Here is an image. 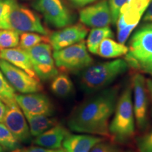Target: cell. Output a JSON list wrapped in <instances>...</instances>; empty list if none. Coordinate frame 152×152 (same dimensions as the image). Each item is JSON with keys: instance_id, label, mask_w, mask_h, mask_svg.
<instances>
[{"instance_id": "1", "label": "cell", "mask_w": 152, "mask_h": 152, "mask_svg": "<svg viewBox=\"0 0 152 152\" xmlns=\"http://www.w3.org/2000/svg\"><path fill=\"white\" fill-rule=\"evenodd\" d=\"M119 87H113L94 93L79 104L68 121V128L78 133L110 138V118L115 111Z\"/></svg>"}, {"instance_id": "2", "label": "cell", "mask_w": 152, "mask_h": 152, "mask_svg": "<svg viewBox=\"0 0 152 152\" xmlns=\"http://www.w3.org/2000/svg\"><path fill=\"white\" fill-rule=\"evenodd\" d=\"M128 68L126 61L121 58L91 64L82 71L80 77L81 89L86 94H94L107 88Z\"/></svg>"}, {"instance_id": "3", "label": "cell", "mask_w": 152, "mask_h": 152, "mask_svg": "<svg viewBox=\"0 0 152 152\" xmlns=\"http://www.w3.org/2000/svg\"><path fill=\"white\" fill-rule=\"evenodd\" d=\"M134 121L132 87L128 86L118 99L114 116L109 124L110 138L118 143H127L134 135Z\"/></svg>"}, {"instance_id": "4", "label": "cell", "mask_w": 152, "mask_h": 152, "mask_svg": "<svg viewBox=\"0 0 152 152\" xmlns=\"http://www.w3.org/2000/svg\"><path fill=\"white\" fill-rule=\"evenodd\" d=\"M125 60L137 71H152V23H145L133 33Z\"/></svg>"}, {"instance_id": "5", "label": "cell", "mask_w": 152, "mask_h": 152, "mask_svg": "<svg viewBox=\"0 0 152 152\" xmlns=\"http://www.w3.org/2000/svg\"><path fill=\"white\" fill-rule=\"evenodd\" d=\"M55 65L63 73H78L92 64L84 40L53 53Z\"/></svg>"}, {"instance_id": "6", "label": "cell", "mask_w": 152, "mask_h": 152, "mask_svg": "<svg viewBox=\"0 0 152 152\" xmlns=\"http://www.w3.org/2000/svg\"><path fill=\"white\" fill-rule=\"evenodd\" d=\"M151 0H127L120 11L115 25L119 42L125 44L141 20Z\"/></svg>"}, {"instance_id": "7", "label": "cell", "mask_w": 152, "mask_h": 152, "mask_svg": "<svg viewBox=\"0 0 152 152\" xmlns=\"http://www.w3.org/2000/svg\"><path fill=\"white\" fill-rule=\"evenodd\" d=\"M7 29L14 30L19 34L37 33L47 36L49 32L43 26L36 13L15 0L7 21Z\"/></svg>"}, {"instance_id": "8", "label": "cell", "mask_w": 152, "mask_h": 152, "mask_svg": "<svg viewBox=\"0 0 152 152\" xmlns=\"http://www.w3.org/2000/svg\"><path fill=\"white\" fill-rule=\"evenodd\" d=\"M26 51L38 78L49 80L58 75V71L55 65L50 44L39 43L32 48L26 49Z\"/></svg>"}, {"instance_id": "9", "label": "cell", "mask_w": 152, "mask_h": 152, "mask_svg": "<svg viewBox=\"0 0 152 152\" xmlns=\"http://www.w3.org/2000/svg\"><path fill=\"white\" fill-rule=\"evenodd\" d=\"M33 7L41 13L45 21L56 28L72 25L75 16L61 0H36Z\"/></svg>"}, {"instance_id": "10", "label": "cell", "mask_w": 152, "mask_h": 152, "mask_svg": "<svg viewBox=\"0 0 152 152\" xmlns=\"http://www.w3.org/2000/svg\"><path fill=\"white\" fill-rule=\"evenodd\" d=\"M0 70L15 90L22 94L36 93L42 90L39 79L34 78L24 71L0 58Z\"/></svg>"}, {"instance_id": "11", "label": "cell", "mask_w": 152, "mask_h": 152, "mask_svg": "<svg viewBox=\"0 0 152 152\" xmlns=\"http://www.w3.org/2000/svg\"><path fill=\"white\" fill-rule=\"evenodd\" d=\"M133 111L137 127L143 130L147 124L148 99L146 80L142 74L137 73L132 78Z\"/></svg>"}, {"instance_id": "12", "label": "cell", "mask_w": 152, "mask_h": 152, "mask_svg": "<svg viewBox=\"0 0 152 152\" xmlns=\"http://www.w3.org/2000/svg\"><path fill=\"white\" fill-rule=\"evenodd\" d=\"M6 106L7 110L2 121L3 123L19 142H29L32 136L29 126L18 104L14 102Z\"/></svg>"}, {"instance_id": "13", "label": "cell", "mask_w": 152, "mask_h": 152, "mask_svg": "<svg viewBox=\"0 0 152 152\" xmlns=\"http://www.w3.org/2000/svg\"><path fill=\"white\" fill-rule=\"evenodd\" d=\"M88 33L84 24L70 25L54 32L49 38V42L54 51L60 50L84 40Z\"/></svg>"}, {"instance_id": "14", "label": "cell", "mask_w": 152, "mask_h": 152, "mask_svg": "<svg viewBox=\"0 0 152 152\" xmlns=\"http://www.w3.org/2000/svg\"><path fill=\"white\" fill-rule=\"evenodd\" d=\"M80 20L90 28H103L112 23L111 11L108 1L102 0L88 6L80 12Z\"/></svg>"}, {"instance_id": "15", "label": "cell", "mask_w": 152, "mask_h": 152, "mask_svg": "<svg viewBox=\"0 0 152 152\" xmlns=\"http://www.w3.org/2000/svg\"><path fill=\"white\" fill-rule=\"evenodd\" d=\"M16 101L23 113L47 116L54 113V108L52 102L46 95L41 93L16 94Z\"/></svg>"}, {"instance_id": "16", "label": "cell", "mask_w": 152, "mask_h": 152, "mask_svg": "<svg viewBox=\"0 0 152 152\" xmlns=\"http://www.w3.org/2000/svg\"><path fill=\"white\" fill-rule=\"evenodd\" d=\"M102 137L90 134H69L62 143L63 149L66 152H90L93 147L103 141Z\"/></svg>"}, {"instance_id": "17", "label": "cell", "mask_w": 152, "mask_h": 152, "mask_svg": "<svg viewBox=\"0 0 152 152\" xmlns=\"http://www.w3.org/2000/svg\"><path fill=\"white\" fill-rule=\"evenodd\" d=\"M0 58L23 70L34 78L39 79L34 71L29 55L25 49L20 47L1 49L0 51Z\"/></svg>"}, {"instance_id": "18", "label": "cell", "mask_w": 152, "mask_h": 152, "mask_svg": "<svg viewBox=\"0 0 152 152\" xmlns=\"http://www.w3.org/2000/svg\"><path fill=\"white\" fill-rule=\"evenodd\" d=\"M69 133L65 127L58 123L39 135L35 137L34 143L39 147L49 149H61L63 142Z\"/></svg>"}, {"instance_id": "19", "label": "cell", "mask_w": 152, "mask_h": 152, "mask_svg": "<svg viewBox=\"0 0 152 152\" xmlns=\"http://www.w3.org/2000/svg\"><path fill=\"white\" fill-rule=\"evenodd\" d=\"M27 119L30 134L32 136L37 137L45 131L58 124L56 118H50L45 115H32L28 113H23Z\"/></svg>"}, {"instance_id": "20", "label": "cell", "mask_w": 152, "mask_h": 152, "mask_svg": "<svg viewBox=\"0 0 152 152\" xmlns=\"http://www.w3.org/2000/svg\"><path fill=\"white\" fill-rule=\"evenodd\" d=\"M128 52V47L111 38H106L101 42L96 54L105 58H113L125 56Z\"/></svg>"}, {"instance_id": "21", "label": "cell", "mask_w": 152, "mask_h": 152, "mask_svg": "<svg viewBox=\"0 0 152 152\" xmlns=\"http://www.w3.org/2000/svg\"><path fill=\"white\" fill-rule=\"evenodd\" d=\"M113 37V33L109 26L93 28L87 36V42L85 43L87 49L92 54H96L101 42L106 38H112Z\"/></svg>"}, {"instance_id": "22", "label": "cell", "mask_w": 152, "mask_h": 152, "mask_svg": "<svg viewBox=\"0 0 152 152\" xmlns=\"http://www.w3.org/2000/svg\"><path fill=\"white\" fill-rule=\"evenodd\" d=\"M52 92L60 97H66L74 91V85L69 76L65 73H58L52 79L50 85Z\"/></svg>"}, {"instance_id": "23", "label": "cell", "mask_w": 152, "mask_h": 152, "mask_svg": "<svg viewBox=\"0 0 152 152\" xmlns=\"http://www.w3.org/2000/svg\"><path fill=\"white\" fill-rule=\"evenodd\" d=\"M0 145L7 151H11L20 147V142L1 122L0 123Z\"/></svg>"}, {"instance_id": "24", "label": "cell", "mask_w": 152, "mask_h": 152, "mask_svg": "<svg viewBox=\"0 0 152 152\" xmlns=\"http://www.w3.org/2000/svg\"><path fill=\"white\" fill-rule=\"evenodd\" d=\"M15 90L6 79L2 72L0 71V101L4 102L6 105H9L16 101Z\"/></svg>"}, {"instance_id": "25", "label": "cell", "mask_w": 152, "mask_h": 152, "mask_svg": "<svg viewBox=\"0 0 152 152\" xmlns=\"http://www.w3.org/2000/svg\"><path fill=\"white\" fill-rule=\"evenodd\" d=\"M20 36L18 32L11 29H0V50L16 47Z\"/></svg>"}, {"instance_id": "26", "label": "cell", "mask_w": 152, "mask_h": 152, "mask_svg": "<svg viewBox=\"0 0 152 152\" xmlns=\"http://www.w3.org/2000/svg\"><path fill=\"white\" fill-rule=\"evenodd\" d=\"M47 42H49V38L45 37V35H40L37 33H23L20 36L19 47L26 50L36 46L38 44Z\"/></svg>"}, {"instance_id": "27", "label": "cell", "mask_w": 152, "mask_h": 152, "mask_svg": "<svg viewBox=\"0 0 152 152\" xmlns=\"http://www.w3.org/2000/svg\"><path fill=\"white\" fill-rule=\"evenodd\" d=\"M15 0H0V29H7L9 14Z\"/></svg>"}, {"instance_id": "28", "label": "cell", "mask_w": 152, "mask_h": 152, "mask_svg": "<svg viewBox=\"0 0 152 152\" xmlns=\"http://www.w3.org/2000/svg\"><path fill=\"white\" fill-rule=\"evenodd\" d=\"M137 146L140 152H152V129L137 138Z\"/></svg>"}, {"instance_id": "29", "label": "cell", "mask_w": 152, "mask_h": 152, "mask_svg": "<svg viewBox=\"0 0 152 152\" xmlns=\"http://www.w3.org/2000/svg\"><path fill=\"white\" fill-rule=\"evenodd\" d=\"M127 0H109L110 11H111L112 24H115L119 16L120 11Z\"/></svg>"}, {"instance_id": "30", "label": "cell", "mask_w": 152, "mask_h": 152, "mask_svg": "<svg viewBox=\"0 0 152 152\" xmlns=\"http://www.w3.org/2000/svg\"><path fill=\"white\" fill-rule=\"evenodd\" d=\"M90 152H120V150L115 144L103 140L95 144Z\"/></svg>"}, {"instance_id": "31", "label": "cell", "mask_w": 152, "mask_h": 152, "mask_svg": "<svg viewBox=\"0 0 152 152\" xmlns=\"http://www.w3.org/2000/svg\"><path fill=\"white\" fill-rule=\"evenodd\" d=\"M143 21L144 23H152V0H151L147 10L143 15Z\"/></svg>"}, {"instance_id": "32", "label": "cell", "mask_w": 152, "mask_h": 152, "mask_svg": "<svg viewBox=\"0 0 152 152\" xmlns=\"http://www.w3.org/2000/svg\"><path fill=\"white\" fill-rule=\"evenodd\" d=\"M76 7H84L90 4L94 3L97 0H69Z\"/></svg>"}, {"instance_id": "33", "label": "cell", "mask_w": 152, "mask_h": 152, "mask_svg": "<svg viewBox=\"0 0 152 152\" xmlns=\"http://www.w3.org/2000/svg\"><path fill=\"white\" fill-rule=\"evenodd\" d=\"M54 149H45L42 147H31L28 149H23V152H54Z\"/></svg>"}, {"instance_id": "34", "label": "cell", "mask_w": 152, "mask_h": 152, "mask_svg": "<svg viewBox=\"0 0 152 152\" xmlns=\"http://www.w3.org/2000/svg\"><path fill=\"white\" fill-rule=\"evenodd\" d=\"M6 110H7V106L4 102L0 101V123L2 122L4 117L5 115Z\"/></svg>"}, {"instance_id": "35", "label": "cell", "mask_w": 152, "mask_h": 152, "mask_svg": "<svg viewBox=\"0 0 152 152\" xmlns=\"http://www.w3.org/2000/svg\"><path fill=\"white\" fill-rule=\"evenodd\" d=\"M146 86H147V90L149 91L152 97V80L151 79L146 80Z\"/></svg>"}, {"instance_id": "36", "label": "cell", "mask_w": 152, "mask_h": 152, "mask_svg": "<svg viewBox=\"0 0 152 152\" xmlns=\"http://www.w3.org/2000/svg\"><path fill=\"white\" fill-rule=\"evenodd\" d=\"M54 152H66L65 150L62 149H55Z\"/></svg>"}, {"instance_id": "37", "label": "cell", "mask_w": 152, "mask_h": 152, "mask_svg": "<svg viewBox=\"0 0 152 152\" xmlns=\"http://www.w3.org/2000/svg\"><path fill=\"white\" fill-rule=\"evenodd\" d=\"M12 152H23V149H17L16 150H14V151H12Z\"/></svg>"}, {"instance_id": "38", "label": "cell", "mask_w": 152, "mask_h": 152, "mask_svg": "<svg viewBox=\"0 0 152 152\" xmlns=\"http://www.w3.org/2000/svg\"><path fill=\"white\" fill-rule=\"evenodd\" d=\"M0 152H5V150L4 148L1 147V145H0Z\"/></svg>"}, {"instance_id": "39", "label": "cell", "mask_w": 152, "mask_h": 152, "mask_svg": "<svg viewBox=\"0 0 152 152\" xmlns=\"http://www.w3.org/2000/svg\"><path fill=\"white\" fill-rule=\"evenodd\" d=\"M150 74H151V75H152V71H151V73H150Z\"/></svg>"}, {"instance_id": "40", "label": "cell", "mask_w": 152, "mask_h": 152, "mask_svg": "<svg viewBox=\"0 0 152 152\" xmlns=\"http://www.w3.org/2000/svg\"><path fill=\"white\" fill-rule=\"evenodd\" d=\"M126 152H131V151H126Z\"/></svg>"}]
</instances>
